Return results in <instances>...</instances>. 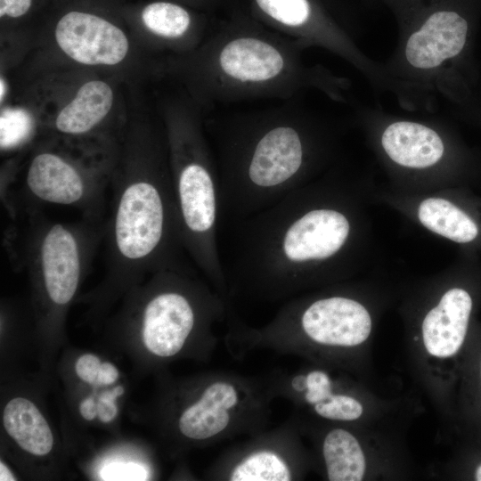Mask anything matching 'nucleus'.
Here are the masks:
<instances>
[{"label": "nucleus", "instance_id": "nucleus-1", "mask_svg": "<svg viewBox=\"0 0 481 481\" xmlns=\"http://www.w3.org/2000/svg\"><path fill=\"white\" fill-rule=\"evenodd\" d=\"M234 112L215 127L220 214L239 222L306 184L334 157L337 128L300 102Z\"/></svg>", "mask_w": 481, "mask_h": 481}, {"label": "nucleus", "instance_id": "nucleus-2", "mask_svg": "<svg viewBox=\"0 0 481 481\" xmlns=\"http://www.w3.org/2000/svg\"><path fill=\"white\" fill-rule=\"evenodd\" d=\"M398 40L383 69L398 104L433 111L438 96L461 108L476 96L481 75L475 43L481 0H382Z\"/></svg>", "mask_w": 481, "mask_h": 481}, {"label": "nucleus", "instance_id": "nucleus-3", "mask_svg": "<svg viewBox=\"0 0 481 481\" xmlns=\"http://www.w3.org/2000/svg\"><path fill=\"white\" fill-rule=\"evenodd\" d=\"M306 45L238 16L221 25L194 59L193 77L208 105L286 100L316 90L347 103L350 81L303 59Z\"/></svg>", "mask_w": 481, "mask_h": 481}, {"label": "nucleus", "instance_id": "nucleus-4", "mask_svg": "<svg viewBox=\"0 0 481 481\" xmlns=\"http://www.w3.org/2000/svg\"><path fill=\"white\" fill-rule=\"evenodd\" d=\"M306 183L235 223L230 264L272 277H297L346 264L356 236L349 203L336 187Z\"/></svg>", "mask_w": 481, "mask_h": 481}, {"label": "nucleus", "instance_id": "nucleus-5", "mask_svg": "<svg viewBox=\"0 0 481 481\" xmlns=\"http://www.w3.org/2000/svg\"><path fill=\"white\" fill-rule=\"evenodd\" d=\"M112 183L103 238L109 283L125 285L147 272L182 270L187 253L171 175L159 166L144 165Z\"/></svg>", "mask_w": 481, "mask_h": 481}, {"label": "nucleus", "instance_id": "nucleus-6", "mask_svg": "<svg viewBox=\"0 0 481 481\" xmlns=\"http://www.w3.org/2000/svg\"><path fill=\"white\" fill-rule=\"evenodd\" d=\"M171 182L184 249L208 274H222L220 185L216 158L196 121L173 124Z\"/></svg>", "mask_w": 481, "mask_h": 481}, {"label": "nucleus", "instance_id": "nucleus-7", "mask_svg": "<svg viewBox=\"0 0 481 481\" xmlns=\"http://www.w3.org/2000/svg\"><path fill=\"white\" fill-rule=\"evenodd\" d=\"M356 112L375 152L396 177L442 180L461 163L460 146L438 121L399 117L366 107Z\"/></svg>", "mask_w": 481, "mask_h": 481}, {"label": "nucleus", "instance_id": "nucleus-8", "mask_svg": "<svg viewBox=\"0 0 481 481\" xmlns=\"http://www.w3.org/2000/svg\"><path fill=\"white\" fill-rule=\"evenodd\" d=\"M253 18L281 34L317 46L357 69L377 93L388 90L383 65L355 43L347 23L335 17L322 0H250Z\"/></svg>", "mask_w": 481, "mask_h": 481}, {"label": "nucleus", "instance_id": "nucleus-9", "mask_svg": "<svg viewBox=\"0 0 481 481\" xmlns=\"http://www.w3.org/2000/svg\"><path fill=\"white\" fill-rule=\"evenodd\" d=\"M55 39L68 56L87 65L117 64L128 51V40L120 29L82 12H69L61 18Z\"/></svg>", "mask_w": 481, "mask_h": 481}, {"label": "nucleus", "instance_id": "nucleus-10", "mask_svg": "<svg viewBox=\"0 0 481 481\" xmlns=\"http://www.w3.org/2000/svg\"><path fill=\"white\" fill-rule=\"evenodd\" d=\"M196 322L191 298L177 289H159L148 298L142 308V338L152 354L167 357L184 345Z\"/></svg>", "mask_w": 481, "mask_h": 481}, {"label": "nucleus", "instance_id": "nucleus-11", "mask_svg": "<svg viewBox=\"0 0 481 481\" xmlns=\"http://www.w3.org/2000/svg\"><path fill=\"white\" fill-rule=\"evenodd\" d=\"M300 322L310 338L329 346L360 345L371 330V318L365 306L342 296L314 301L304 310Z\"/></svg>", "mask_w": 481, "mask_h": 481}, {"label": "nucleus", "instance_id": "nucleus-12", "mask_svg": "<svg viewBox=\"0 0 481 481\" xmlns=\"http://www.w3.org/2000/svg\"><path fill=\"white\" fill-rule=\"evenodd\" d=\"M469 293L451 288L425 315L421 330L424 346L433 356L445 358L455 355L462 346L472 311Z\"/></svg>", "mask_w": 481, "mask_h": 481}, {"label": "nucleus", "instance_id": "nucleus-13", "mask_svg": "<svg viewBox=\"0 0 481 481\" xmlns=\"http://www.w3.org/2000/svg\"><path fill=\"white\" fill-rule=\"evenodd\" d=\"M232 392L224 382L208 386L200 399L189 406L179 419L181 433L194 440L208 439L221 433L228 426Z\"/></svg>", "mask_w": 481, "mask_h": 481}, {"label": "nucleus", "instance_id": "nucleus-14", "mask_svg": "<svg viewBox=\"0 0 481 481\" xmlns=\"http://www.w3.org/2000/svg\"><path fill=\"white\" fill-rule=\"evenodd\" d=\"M3 424L7 434L30 454L44 456L53 446V436L46 420L34 403L24 397L5 405Z\"/></svg>", "mask_w": 481, "mask_h": 481}, {"label": "nucleus", "instance_id": "nucleus-15", "mask_svg": "<svg viewBox=\"0 0 481 481\" xmlns=\"http://www.w3.org/2000/svg\"><path fill=\"white\" fill-rule=\"evenodd\" d=\"M112 101V90L108 84L99 80L87 82L58 114L55 126L69 135L86 134L109 113Z\"/></svg>", "mask_w": 481, "mask_h": 481}, {"label": "nucleus", "instance_id": "nucleus-16", "mask_svg": "<svg viewBox=\"0 0 481 481\" xmlns=\"http://www.w3.org/2000/svg\"><path fill=\"white\" fill-rule=\"evenodd\" d=\"M419 223L430 232L456 243H469L479 229L474 219L448 198L426 196L415 207Z\"/></svg>", "mask_w": 481, "mask_h": 481}, {"label": "nucleus", "instance_id": "nucleus-17", "mask_svg": "<svg viewBox=\"0 0 481 481\" xmlns=\"http://www.w3.org/2000/svg\"><path fill=\"white\" fill-rule=\"evenodd\" d=\"M323 457L330 481H360L366 469L365 458L357 439L348 431L331 430L323 442Z\"/></svg>", "mask_w": 481, "mask_h": 481}, {"label": "nucleus", "instance_id": "nucleus-18", "mask_svg": "<svg viewBox=\"0 0 481 481\" xmlns=\"http://www.w3.org/2000/svg\"><path fill=\"white\" fill-rule=\"evenodd\" d=\"M142 20L149 31L167 41H183L192 34V15L175 3L149 4L143 10Z\"/></svg>", "mask_w": 481, "mask_h": 481}, {"label": "nucleus", "instance_id": "nucleus-19", "mask_svg": "<svg viewBox=\"0 0 481 481\" xmlns=\"http://www.w3.org/2000/svg\"><path fill=\"white\" fill-rule=\"evenodd\" d=\"M290 472L275 453L262 451L249 455L232 470V481H288Z\"/></svg>", "mask_w": 481, "mask_h": 481}, {"label": "nucleus", "instance_id": "nucleus-20", "mask_svg": "<svg viewBox=\"0 0 481 481\" xmlns=\"http://www.w3.org/2000/svg\"><path fill=\"white\" fill-rule=\"evenodd\" d=\"M33 119L21 109H7L0 118L2 151L12 150L26 143L33 132Z\"/></svg>", "mask_w": 481, "mask_h": 481}, {"label": "nucleus", "instance_id": "nucleus-21", "mask_svg": "<svg viewBox=\"0 0 481 481\" xmlns=\"http://www.w3.org/2000/svg\"><path fill=\"white\" fill-rule=\"evenodd\" d=\"M314 410L323 418L337 420H354L363 413L362 404L344 395H332L326 401L314 404Z\"/></svg>", "mask_w": 481, "mask_h": 481}, {"label": "nucleus", "instance_id": "nucleus-22", "mask_svg": "<svg viewBox=\"0 0 481 481\" xmlns=\"http://www.w3.org/2000/svg\"><path fill=\"white\" fill-rule=\"evenodd\" d=\"M103 480H145L148 473L145 467L136 462L113 461L105 464L100 470Z\"/></svg>", "mask_w": 481, "mask_h": 481}, {"label": "nucleus", "instance_id": "nucleus-23", "mask_svg": "<svg viewBox=\"0 0 481 481\" xmlns=\"http://www.w3.org/2000/svg\"><path fill=\"white\" fill-rule=\"evenodd\" d=\"M306 400L316 404L329 399L331 393V383L326 373L320 371H314L306 376Z\"/></svg>", "mask_w": 481, "mask_h": 481}, {"label": "nucleus", "instance_id": "nucleus-24", "mask_svg": "<svg viewBox=\"0 0 481 481\" xmlns=\"http://www.w3.org/2000/svg\"><path fill=\"white\" fill-rule=\"evenodd\" d=\"M125 389L122 386H117L99 397L96 403V411L97 417L102 422H110L117 416L116 398L123 395Z\"/></svg>", "mask_w": 481, "mask_h": 481}, {"label": "nucleus", "instance_id": "nucleus-25", "mask_svg": "<svg viewBox=\"0 0 481 481\" xmlns=\"http://www.w3.org/2000/svg\"><path fill=\"white\" fill-rule=\"evenodd\" d=\"M99 357L93 354H84L76 362L75 371L77 377L85 382H96L101 367Z\"/></svg>", "mask_w": 481, "mask_h": 481}, {"label": "nucleus", "instance_id": "nucleus-26", "mask_svg": "<svg viewBox=\"0 0 481 481\" xmlns=\"http://www.w3.org/2000/svg\"><path fill=\"white\" fill-rule=\"evenodd\" d=\"M31 5V0H0V16L17 18L25 14Z\"/></svg>", "mask_w": 481, "mask_h": 481}, {"label": "nucleus", "instance_id": "nucleus-27", "mask_svg": "<svg viewBox=\"0 0 481 481\" xmlns=\"http://www.w3.org/2000/svg\"><path fill=\"white\" fill-rule=\"evenodd\" d=\"M118 378V369L110 363H102L98 371L96 383L99 385H110Z\"/></svg>", "mask_w": 481, "mask_h": 481}, {"label": "nucleus", "instance_id": "nucleus-28", "mask_svg": "<svg viewBox=\"0 0 481 481\" xmlns=\"http://www.w3.org/2000/svg\"><path fill=\"white\" fill-rule=\"evenodd\" d=\"M81 416L86 420H93L97 416L96 404L93 398H86L79 407Z\"/></svg>", "mask_w": 481, "mask_h": 481}, {"label": "nucleus", "instance_id": "nucleus-29", "mask_svg": "<svg viewBox=\"0 0 481 481\" xmlns=\"http://www.w3.org/2000/svg\"><path fill=\"white\" fill-rule=\"evenodd\" d=\"M292 387L298 391H303L306 388V377L298 376L292 380Z\"/></svg>", "mask_w": 481, "mask_h": 481}, {"label": "nucleus", "instance_id": "nucleus-30", "mask_svg": "<svg viewBox=\"0 0 481 481\" xmlns=\"http://www.w3.org/2000/svg\"><path fill=\"white\" fill-rule=\"evenodd\" d=\"M0 480H15L11 470L3 462L0 463Z\"/></svg>", "mask_w": 481, "mask_h": 481}, {"label": "nucleus", "instance_id": "nucleus-31", "mask_svg": "<svg viewBox=\"0 0 481 481\" xmlns=\"http://www.w3.org/2000/svg\"><path fill=\"white\" fill-rule=\"evenodd\" d=\"M475 479L477 481H481V463L476 469Z\"/></svg>", "mask_w": 481, "mask_h": 481}, {"label": "nucleus", "instance_id": "nucleus-32", "mask_svg": "<svg viewBox=\"0 0 481 481\" xmlns=\"http://www.w3.org/2000/svg\"><path fill=\"white\" fill-rule=\"evenodd\" d=\"M476 96L481 99V78H480V82H479V86H478Z\"/></svg>", "mask_w": 481, "mask_h": 481}, {"label": "nucleus", "instance_id": "nucleus-33", "mask_svg": "<svg viewBox=\"0 0 481 481\" xmlns=\"http://www.w3.org/2000/svg\"><path fill=\"white\" fill-rule=\"evenodd\" d=\"M4 86V82H3V80L1 79V94H0L1 99L3 98V95H4L3 93L4 92V86Z\"/></svg>", "mask_w": 481, "mask_h": 481}, {"label": "nucleus", "instance_id": "nucleus-34", "mask_svg": "<svg viewBox=\"0 0 481 481\" xmlns=\"http://www.w3.org/2000/svg\"><path fill=\"white\" fill-rule=\"evenodd\" d=\"M381 1H382V0H368V2H369L370 4H378V3L381 2Z\"/></svg>", "mask_w": 481, "mask_h": 481}, {"label": "nucleus", "instance_id": "nucleus-35", "mask_svg": "<svg viewBox=\"0 0 481 481\" xmlns=\"http://www.w3.org/2000/svg\"><path fill=\"white\" fill-rule=\"evenodd\" d=\"M327 1L328 4H332L333 6H335L333 4H335V0H324Z\"/></svg>", "mask_w": 481, "mask_h": 481}]
</instances>
